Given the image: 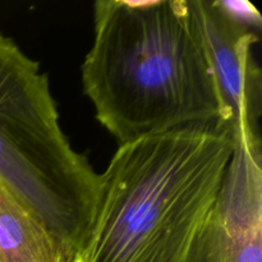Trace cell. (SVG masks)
I'll list each match as a JSON object with an SVG mask.
<instances>
[{"label":"cell","mask_w":262,"mask_h":262,"mask_svg":"<svg viewBox=\"0 0 262 262\" xmlns=\"http://www.w3.org/2000/svg\"><path fill=\"white\" fill-rule=\"evenodd\" d=\"M0 181L37 217L68 262L94 222L100 174L61 129L48 74L0 33Z\"/></svg>","instance_id":"cell-3"},{"label":"cell","mask_w":262,"mask_h":262,"mask_svg":"<svg viewBox=\"0 0 262 262\" xmlns=\"http://www.w3.org/2000/svg\"><path fill=\"white\" fill-rule=\"evenodd\" d=\"M225 13L237 22L247 26L253 31H258L262 25V17L257 8L247 0H217Z\"/></svg>","instance_id":"cell-7"},{"label":"cell","mask_w":262,"mask_h":262,"mask_svg":"<svg viewBox=\"0 0 262 262\" xmlns=\"http://www.w3.org/2000/svg\"><path fill=\"white\" fill-rule=\"evenodd\" d=\"M233 138L219 199L187 262H262L261 141Z\"/></svg>","instance_id":"cell-4"},{"label":"cell","mask_w":262,"mask_h":262,"mask_svg":"<svg viewBox=\"0 0 262 262\" xmlns=\"http://www.w3.org/2000/svg\"><path fill=\"white\" fill-rule=\"evenodd\" d=\"M189 13L201 37L233 135L261 138L262 77L253 59L256 31L237 22L217 0H188Z\"/></svg>","instance_id":"cell-5"},{"label":"cell","mask_w":262,"mask_h":262,"mask_svg":"<svg viewBox=\"0 0 262 262\" xmlns=\"http://www.w3.org/2000/svg\"><path fill=\"white\" fill-rule=\"evenodd\" d=\"M81 77L97 122L119 145L191 125L228 127L188 0L95 3Z\"/></svg>","instance_id":"cell-1"},{"label":"cell","mask_w":262,"mask_h":262,"mask_svg":"<svg viewBox=\"0 0 262 262\" xmlns=\"http://www.w3.org/2000/svg\"><path fill=\"white\" fill-rule=\"evenodd\" d=\"M233 130L191 125L119 145L100 174L82 262H187L216 205Z\"/></svg>","instance_id":"cell-2"},{"label":"cell","mask_w":262,"mask_h":262,"mask_svg":"<svg viewBox=\"0 0 262 262\" xmlns=\"http://www.w3.org/2000/svg\"><path fill=\"white\" fill-rule=\"evenodd\" d=\"M72 262H82L81 260H79V258L78 257H76V258H74V260L73 261H72Z\"/></svg>","instance_id":"cell-8"},{"label":"cell","mask_w":262,"mask_h":262,"mask_svg":"<svg viewBox=\"0 0 262 262\" xmlns=\"http://www.w3.org/2000/svg\"><path fill=\"white\" fill-rule=\"evenodd\" d=\"M0 262H68L40 220L2 181Z\"/></svg>","instance_id":"cell-6"}]
</instances>
